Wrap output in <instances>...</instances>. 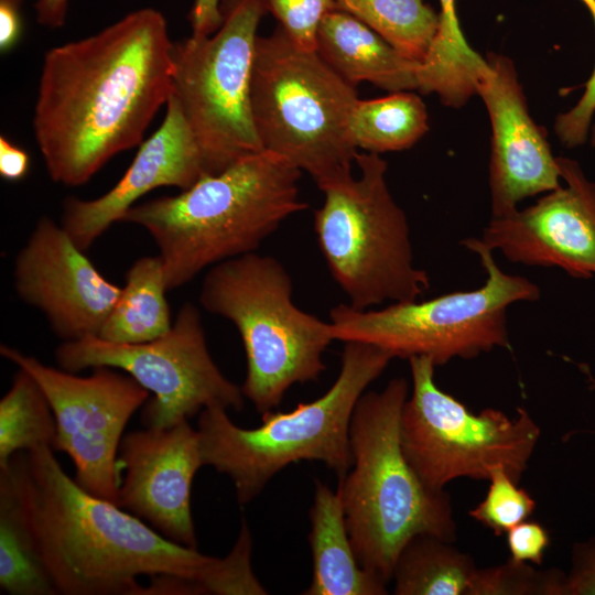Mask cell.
Returning a JSON list of instances; mask_svg holds the SVG:
<instances>
[{
  "label": "cell",
  "mask_w": 595,
  "mask_h": 595,
  "mask_svg": "<svg viewBox=\"0 0 595 595\" xmlns=\"http://www.w3.org/2000/svg\"><path fill=\"white\" fill-rule=\"evenodd\" d=\"M57 595H264L241 521L225 558L175 543L113 502L84 490L50 446L8 464Z\"/></svg>",
  "instance_id": "1"
},
{
  "label": "cell",
  "mask_w": 595,
  "mask_h": 595,
  "mask_svg": "<svg viewBox=\"0 0 595 595\" xmlns=\"http://www.w3.org/2000/svg\"><path fill=\"white\" fill-rule=\"evenodd\" d=\"M172 47L164 15L143 8L47 51L33 129L54 182L83 185L142 143L173 90Z\"/></svg>",
  "instance_id": "2"
},
{
  "label": "cell",
  "mask_w": 595,
  "mask_h": 595,
  "mask_svg": "<svg viewBox=\"0 0 595 595\" xmlns=\"http://www.w3.org/2000/svg\"><path fill=\"white\" fill-rule=\"evenodd\" d=\"M302 171L273 152L247 154L191 187L127 210L122 221L144 228L159 249L167 291L205 269L258 249L290 216L307 208Z\"/></svg>",
  "instance_id": "3"
},
{
  "label": "cell",
  "mask_w": 595,
  "mask_h": 595,
  "mask_svg": "<svg viewBox=\"0 0 595 595\" xmlns=\"http://www.w3.org/2000/svg\"><path fill=\"white\" fill-rule=\"evenodd\" d=\"M408 394L401 377L361 394L349 430L353 466L336 490L359 563L386 583L413 537L456 538L450 495L426 486L403 453L400 420Z\"/></svg>",
  "instance_id": "4"
},
{
  "label": "cell",
  "mask_w": 595,
  "mask_h": 595,
  "mask_svg": "<svg viewBox=\"0 0 595 595\" xmlns=\"http://www.w3.org/2000/svg\"><path fill=\"white\" fill-rule=\"evenodd\" d=\"M392 358L371 344L345 343L338 376L323 396L289 412L262 413L255 429L236 425L225 408L203 409L197 431L204 466L231 479L240 505L300 461H320L342 479L353 466L349 430L355 407Z\"/></svg>",
  "instance_id": "5"
},
{
  "label": "cell",
  "mask_w": 595,
  "mask_h": 595,
  "mask_svg": "<svg viewBox=\"0 0 595 595\" xmlns=\"http://www.w3.org/2000/svg\"><path fill=\"white\" fill-rule=\"evenodd\" d=\"M292 289L279 260L253 251L210 267L199 292L206 311L238 329L247 359L241 391L261 414L294 383L317 380L335 340L329 322L294 304Z\"/></svg>",
  "instance_id": "6"
},
{
  "label": "cell",
  "mask_w": 595,
  "mask_h": 595,
  "mask_svg": "<svg viewBox=\"0 0 595 595\" xmlns=\"http://www.w3.org/2000/svg\"><path fill=\"white\" fill-rule=\"evenodd\" d=\"M358 100L356 86L281 26L257 36L250 105L262 149L305 171L320 190L353 176L358 152L349 119Z\"/></svg>",
  "instance_id": "7"
},
{
  "label": "cell",
  "mask_w": 595,
  "mask_h": 595,
  "mask_svg": "<svg viewBox=\"0 0 595 595\" xmlns=\"http://www.w3.org/2000/svg\"><path fill=\"white\" fill-rule=\"evenodd\" d=\"M355 163L360 175L322 188L324 202L314 212L329 272L355 309L415 301L430 278L413 263L408 219L389 191L387 162L366 152Z\"/></svg>",
  "instance_id": "8"
},
{
  "label": "cell",
  "mask_w": 595,
  "mask_h": 595,
  "mask_svg": "<svg viewBox=\"0 0 595 595\" xmlns=\"http://www.w3.org/2000/svg\"><path fill=\"white\" fill-rule=\"evenodd\" d=\"M462 245L479 257L487 273L485 284L377 310L340 303L329 312L335 340L371 344L393 358L428 356L436 366L494 348L510 349L507 309L516 302L537 301L540 289L524 277L504 272L479 238H467Z\"/></svg>",
  "instance_id": "9"
},
{
  "label": "cell",
  "mask_w": 595,
  "mask_h": 595,
  "mask_svg": "<svg viewBox=\"0 0 595 595\" xmlns=\"http://www.w3.org/2000/svg\"><path fill=\"white\" fill-rule=\"evenodd\" d=\"M221 24L209 36L173 42V90L197 143L204 174H217L262 149L250 84L262 0H220Z\"/></svg>",
  "instance_id": "10"
},
{
  "label": "cell",
  "mask_w": 595,
  "mask_h": 595,
  "mask_svg": "<svg viewBox=\"0 0 595 595\" xmlns=\"http://www.w3.org/2000/svg\"><path fill=\"white\" fill-rule=\"evenodd\" d=\"M409 365L412 393L402 409L400 439L421 480L444 490L461 477L488 480L502 467L519 484L541 433L529 412L517 408L512 419L493 408L473 413L437 387L430 357L413 356Z\"/></svg>",
  "instance_id": "11"
},
{
  "label": "cell",
  "mask_w": 595,
  "mask_h": 595,
  "mask_svg": "<svg viewBox=\"0 0 595 595\" xmlns=\"http://www.w3.org/2000/svg\"><path fill=\"white\" fill-rule=\"evenodd\" d=\"M58 367L69 372L107 366L123 370L153 398L144 403L147 428H169L207 407L240 411L241 387L227 379L213 360L202 317L193 303L180 309L171 329L147 343L121 344L85 336L55 350Z\"/></svg>",
  "instance_id": "12"
},
{
  "label": "cell",
  "mask_w": 595,
  "mask_h": 595,
  "mask_svg": "<svg viewBox=\"0 0 595 595\" xmlns=\"http://www.w3.org/2000/svg\"><path fill=\"white\" fill-rule=\"evenodd\" d=\"M0 354L29 371L43 389L56 422L53 450L71 457L75 482L87 493L116 504L122 434L150 392L111 367H96L89 376L79 377L9 345L2 344Z\"/></svg>",
  "instance_id": "13"
},
{
  "label": "cell",
  "mask_w": 595,
  "mask_h": 595,
  "mask_svg": "<svg viewBox=\"0 0 595 595\" xmlns=\"http://www.w3.org/2000/svg\"><path fill=\"white\" fill-rule=\"evenodd\" d=\"M564 185L536 204L491 217L480 242L513 263L556 267L575 279L595 275V183L581 165L558 156Z\"/></svg>",
  "instance_id": "14"
},
{
  "label": "cell",
  "mask_w": 595,
  "mask_h": 595,
  "mask_svg": "<svg viewBox=\"0 0 595 595\" xmlns=\"http://www.w3.org/2000/svg\"><path fill=\"white\" fill-rule=\"evenodd\" d=\"M84 252L62 225L41 217L14 260L17 293L65 342L97 336L121 292Z\"/></svg>",
  "instance_id": "15"
},
{
  "label": "cell",
  "mask_w": 595,
  "mask_h": 595,
  "mask_svg": "<svg viewBox=\"0 0 595 595\" xmlns=\"http://www.w3.org/2000/svg\"><path fill=\"white\" fill-rule=\"evenodd\" d=\"M204 466L198 431L188 420L169 428L126 434L120 443V483L116 505L145 521L169 540L197 549L191 495Z\"/></svg>",
  "instance_id": "16"
},
{
  "label": "cell",
  "mask_w": 595,
  "mask_h": 595,
  "mask_svg": "<svg viewBox=\"0 0 595 595\" xmlns=\"http://www.w3.org/2000/svg\"><path fill=\"white\" fill-rule=\"evenodd\" d=\"M486 60L488 69L476 95L490 121V207L491 217H500L524 198L558 188L561 175L545 130L530 115L513 62L497 53Z\"/></svg>",
  "instance_id": "17"
},
{
  "label": "cell",
  "mask_w": 595,
  "mask_h": 595,
  "mask_svg": "<svg viewBox=\"0 0 595 595\" xmlns=\"http://www.w3.org/2000/svg\"><path fill=\"white\" fill-rule=\"evenodd\" d=\"M204 175L194 134L175 97L166 102L159 129L139 145L130 166L107 193L94 199L68 197L62 226L84 251L150 191L161 186L186 190Z\"/></svg>",
  "instance_id": "18"
},
{
  "label": "cell",
  "mask_w": 595,
  "mask_h": 595,
  "mask_svg": "<svg viewBox=\"0 0 595 595\" xmlns=\"http://www.w3.org/2000/svg\"><path fill=\"white\" fill-rule=\"evenodd\" d=\"M316 52L346 82H368L389 93L418 89L420 63L400 54L360 20L342 10L323 19Z\"/></svg>",
  "instance_id": "19"
},
{
  "label": "cell",
  "mask_w": 595,
  "mask_h": 595,
  "mask_svg": "<svg viewBox=\"0 0 595 595\" xmlns=\"http://www.w3.org/2000/svg\"><path fill=\"white\" fill-rule=\"evenodd\" d=\"M313 574L305 595H383L386 582L358 561L337 493L316 480L310 509Z\"/></svg>",
  "instance_id": "20"
},
{
  "label": "cell",
  "mask_w": 595,
  "mask_h": 595,
  "mask_svg": "<svg viewBox=\"0 0 595 595\" xmlns=\"http://www.w3.org/2000/svg\"><path fill=\"white\" fill-rule=\"evenodd\" d=\"M439 1V26L418 68V90L435 94L443 105L456 109L476 95L488 62L473 50L464 36L456 0Z\"/></svg>",
  "instance_id": "21"
},
{
  "label": "cell",
  "mask_w": 595,
  "mask_h": 595,
  "mask_svg": "<svg viewBox=\"0 0 595 595\" xmlns=\"http://www.w3.org/2000/svg\"><path fill=\"white\" fill-rule=\"evenodd\" d=\"M161 258L142 257L126 273V283L101 327L99 338L121 344L151 342L172 327Z\"/></svg>",
  "instance_id": "22"
},
{
  "label": "cell",
  "mask_w": 595,
  "mask_h": 595,
  "mask_svg": "<svg viewBox=\"0 0 595 595\" xmlns=\"http://www.w3.org/2000/svg\"><path fill=\"white\" fill-rule=\"evenodd\" d=\"M0 588L10 595H57L8 466L0 467Z\"/></svg>",
  "instance_id": "23"
},
{
  "label": "cell",
  "mask_w": 595,
  "mask_h": 595,
  "mask_svg": "<svg viewBox=\"0 0 595 595\" xmlns=\"http://www.w3.org/2000/svg\"><path fill=\"white\" fill-rule=\"evenodd\" d=\"M431 534L413 537L400 552L392 578L397 595H469L473 559Z\"/></svg>",
  "instance_id": "24"
},
{
  "label": "cell",
  "mask_w": 595,
  "mask_h": 595,
  "mask_svg": "<svg viewBox=\"0 0 595 595\" xmlns=\"http://www.w3.org/2000/svg\"><path fill=\"white\" fill-rule=\"evenodd\" d=\"M426 107L411 90L359 99L349 119L354 147L372 153L401 151L413 147L429 130Z\"/></svg>",
  "instance_id": "25"
},
{
  "label": "cell",
  "mask_w": 595,
  "mask_h": 595,
  "mask_svg": "<svg viewBox=\"0 0 595 595\" xmlns=\"http://www.w3.org/2000/svg\"><path fill=\"white\" fill-rule=\"evenodd\" d=\"M55 436L54 413L43 389L29 371L19 368L0 401V467L19 452L53 448Z\"/></svg>",
  "instance_id": "26"
},
{
  "label": "cell",
  "mask_w": 595,
  "mask_h": 595,
  "mask_svg": "<svg viewBox=\"0 0 595 595\" xmlns=\"http://www.w3.org/2000/svg\"><path fill=\"white\" fill-rule=\"evenodd\" d=\"M407 58L421 63L439 26V12L424 0H337Z\"/></svg>",
  "instance_id": "27"
},
{
  "label": "cell",
  "mask_w": 595,
  "mask_h": 595,
  "mask_svg": "<svg viewBox=\"0 0 595 595\" xmlns=\"http://www.w3.org/2000/svg\"><path fill=\"white\" fill-rule=\"evenodd\" d=\"M488 480L486 497L469 516L496 536H502L531 516L536 501L502 467L495 468Z\"/></svg>",
  "instance_id": "28"
},
{
  "label": "cell",
  "mask_w": 595,
  "mask_h": 595,
  "mask_svg": "<svg viewBox=\"0 0 595 595\" xmlns=\"http://www.w3.org/2000/svg\"><path fill=\"white\" fill-rule=\"evenodd\" d=\"M563 572L537 571L527 562L478 569L469 595H560Z\"/></svg>",
  "instance_id": "29"
},
{
  "label": "cell",
  "mask_w": 595,
  "mask_h": 595,
  "mask_svg": "<svg viewBox=\"0 0 595 595\" xmlns=\"http://www.w3.org/2000/svg\"><path fill=\"white\" fill-rule=\"evenodd\" d=\"M279 26L299 48L316 51L317 32L324 17L335 10L337 0H262Z\"/></svg>",
  "instance_id": "30"
},
{
  "label": "cell",
  "mask_w": 595,
  "mask_h": 595,
  "mask_svg": "<svg viewBox=\"0 0 595 595\" xmlns=\"http://www.w3.org/2000/svg\"><path fill=\"white\" fill-rule=\"evenodd\" d=\"M591 12L595 24V0H581ZM595 116V66L585 91L567 111L560 113L554 122L555 133L566 148H575L586 142L593 117ZM592 144L595 145V123L592 129Z\"/></svg>",
  "instance_id": "31"
},
{
  "label": "cell",
  "mask_w": 595,
  "mask_h": 595,
  "mask_svg": "<svg viewBox=\"0 0 595 595\" xmlns=\"http://www.w3.org/2000/svg\"><path fill=\"white\" fill-rule=\"evenodd\" d=\"M560 595H595V537L573 545Z\"/></svg>",
  "instance_id": "32"
},
{
  "label": "cell",
  "mask_w": 595,
  "mask_h": 595,
  "mask_svg": "<svg viewBox=\"0 0 595 595\" xmlns=\"http://www.w3.org/2000/svg\"><path fill=\"white\" fill-rule=\"evenodd\" d=\"M510 560L541 565L550 545L548 530L538 521L524 520L507 533Z\"/></svg>",
  "instance_id": "33"
},
{
  "label": "cell",
  "mask_w": 595,
  "mask_h": 595,
  "mask_svg": "<svg viewBox=\"0 0 595 595\" xmlns=\"http://www.w3.org/2000/svg\"><path fill=\"white\" fill-rule=\"evenodd\" d=\"M220 0H194L188 13L192 35H212L221 24Z\"/></svg>",
  "instance_id": "34"
},
{
  "label": "cell",
  "mask_w": 595,
  "mask_h": 595,
  "mask_svg": "<svg viewBox=\"0 0 595 595\" xmlns=\"http://www.w3.org/2000/svg\"><path fill=\"white\" fill-rule=\"evenodd\" d=\"M30 167L29 154L4 136L0 137V175L7 181L23 178Z\"/></svg>",
  "instance_id": "35"
},
{
  "label": "cell",
  "mask_w": 595,
  "mask_h": 595,
  "mask_svg": "<svg viewBox=\"0 0 595 595\" xmlns=\"http://www.w3.org/2000/svg\"><path fill=\"white\" fill-rule=\"evenodd\" d=\"M20 8L0 0V50L2 53L11 50L21 35Z\"/></svg>",
  "instance_id": "36"
},
{
  "label": "cell",
  "mask_w": 595,
  "mask_h": 595,
  "mask_svg": "<svg viewBox=\"0 0 595 595\" xmlns=\"http://www.w3.org/2000/svg\"><path fill=\"white\" fill-rule=\"evenodd\" d=\"M67 7L68 0H36V21L48 28H61L66 20Z\"/></svg>",
  "instance_id": "37"
},
{
  "label": "cell",
  "mask_w": 595,
  "mask_h": 595,
  "mask_svg": "<svg viewBox=\"0 0 595 595\" xmlns=\"http://www.w3.org/2000/svg\"><path fill=\"white\" fill-rule=\"evenodd\" d=\"M587 376H588V381H589L591 389L595 390V378L593 376H591L588 371H587Z\"/></svg>",
  "instance_id": "38"
},
{
  "label": "cell",
  "mask_w": 595,
  "mask_h": 595,
  "mask_svg": "<svg viewBox=\"0 0 595 595\" xmlns=\"http://www.w3.org/2000/svg\"><path fill=\"white\" fill-rule=\"evenodd\" d=\"M1 1H8V2H10V3H12V4H14V6L19 7V8L21 7V4L23 2V0H1Z\"/></svg>",
  "instance_id": "39"
}]
</instances>
